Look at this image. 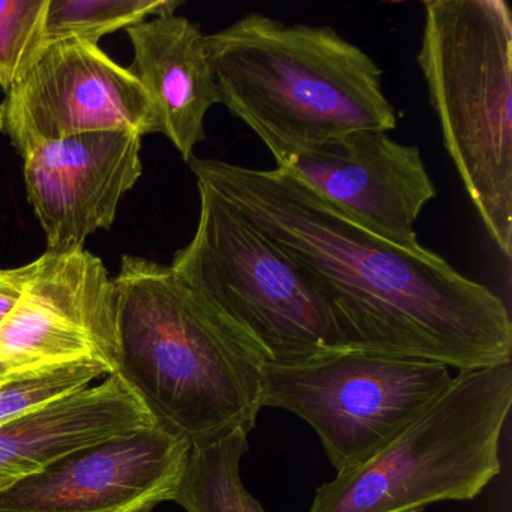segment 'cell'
Instances as JSON below:
<instances>
[{
    "instance_id": "6da1fadb",
    "label": "cell",
    "mask_w": 512,
    "mask_h": 512,
    "mask_svg": "<svg viewBox=\"0 0 512 512\" xmlns=\"http://www.w3.org/2000/svg\"><path fill=\"white\" fill-rule=\"evenodd\" d=\"M188 164L197 182L307 275L344 349L436 362L458 373L511 364L505 302L439 254L386 241L287 170L215 158Z\"/></svg>"
},
{
    "instance_id": "7a4b0ae2",
    "label": "cell",
    "mask_w": 512,
    "mask_h": 512,
    "mask_svg": "<svg viewBox=\"0 0 512 512\" xmlns=\"http://www.w3.org/2000/svg\"><path fill=\"white\" fill-rule=\"evenodd\" d=\"M115 287V374L155 421L191 446L251 433L262 406L259 347L170 266L122 257Z\"/></svg>"
},
{
    "instance_id": "3957f363",
    "label": "cell",
    "mask_w": 512,
    "mask_h": 512,
    "mask_svg": "<svg viewBox=\"0 0 512 512\" xmlns=\"http://www.w3.org/2000/svg\"><path fill=\"white\" fill-rule=\"evenodd\" d=\"M205 44L220 104L262 140L277 169L347 134L397 128L379 65L331 26L250 13Z\"/></svg>"
},
{
    "instance_id": "277c9868",
    "label": "cell",
    "mask_w": 512,
    "mask_h": 512,
    "mask_svg": "<svg viewBox=\"0 0 512 512\" xmlns=\"http://www.w3.org/2000/svg\"><path fill=\"white\" fill-rule=\"evenodd\" d=\"M418 64L443 145L491 241L512 256V13L427 0Z\"/></svg>"
},
{
    "instance_id": "5b68a950",
    "label": "cell",
    "mask_w": 512,
    "mask_h": 512,
    "mask_svg": "<svg viewBox=\"0 0 512 512\" xmlns=\"http://www.w3.org/2000/svg\"><path fill=\"white\" fill-rule=\"evenodd\" d=\"M511 364L461 371L358 466L317 488L308 512H424L473 500L502 470Z\"/></svg>"
},
{
    "instance_id": "8992f818",
    "label": "cell",
    "mask_w": 512,
    "mask_h": 512,
    "mask_svg": "<svg viewBox=\"0 0 512 512\" xmlns=\"http://www.w3.org/2000/svg\"><path fill=\"white\" fill-rule=\"evenodd\" d=\"M199 223L170 268L241 329L268 364L299 365L344 349L307 275L202 182Z\"/></svg>"
},
{
    "instance_id": "52a82bcc",
    "label": "cell",
    "mask_w": 512,
    "mask_h": 512,
    "mask_svg": "<svg viewBox=\"0 0 512 512\" xmlns=\"http://www.w3.org/2000/svg\"><path fill=\"white\" fill-rule=\"evenodd\" d=\"M451 379L436 362L341 350L299 365L266 362L262 406L304 419L341 473L406 427Z\"/></svg>"
},
{
    "instance_id": "ba28073f",
    "label": "cell",
    "mask_w": 512,
    "mask_h": 512,
    "mask_svg": "<svg viewBox=\"0 0 512 512\" xmlns=\"http://www.w3.org/2000/svg\"><path fill=\"white\" fill-rule=\"evenodd\" d=\"M158 133L151 98L128 68L98 44H46L25 76L0 103V133L20 157L80 134Z\"/></svg>"
},
{
    "instance_id": "9c48e42d",
    "label": "cell",
    "mask_w": 512,
    "mask_h": 512,
    "mask_svg": "<svg viewBox=\"0 0 512 512\" xmlns=\"http://www.w3.org/2000/svg\"><path fill=\"white\" fill-rule=\"evenodd\" d=\"M100 361L115 374V287L88 250L46 253L0 323V385L35 371Z\"/></svg>"
},
{
    "instance_id": "30bf717a",
    "label": "cell",
    "mask_w": 512,
    "mask_h": 512,
    "mask_svg": "<svg viewBox=\"0 0 512 512\" xmlns=\"http://www.w3.org/2000/svg\"><path fill=\"white\" fill-rule=\"evenodd\" d=\"M191 449L160 424L118 434L0 491V512H152L175 499Z\"/></svg>"
},
{
    "instance_id": "8fae6325",
    "label": "cell",
    "mask_w": 512,
    "mask_h": 512,
    "mask_svg": "<svg viewBox=\"0 0 512 512\" xmlns=\"http://www.w3.org/2000/svg\"><path fill=\"white\" fill-rule=\"evenodd\" d=\"M283 169L386 241L422 248L415 223L437 190L418 146L397 142L386 131H358Z\"/></svg>"
},
{
    "instance_id": "7c38bea8",
    "label": "cell",
    "mask_w": 512,
    "mask_h": 512,
    "mask_svg": "<svg viewBox=\"0 0 512 512\" xmlns=\"http://www.w3.org/2000/svg\"><path fill=\"white\" fill-rule=\"evenodd\" d=\"M142 137L131 131L80 134L26 155V194L50 254L83 250L88 236L110 230L122 197L143 172Z\"/></svg>"
},
{
    "instance_id": "4fadbf2b",
    "label": "cell",
    "mask_w": 512,
    "mask_h": 512,
    "mask_svg": "<svg viewBox=\"0 0 512 512\" xmlns=\"http://www.w3.org/2000/svg\"><path fill=\"white\" fill-rule=\"evenodd\" d=\"M155 424L142 398L110 374L98 385L0 422V491L82 446Z\"/></svg>"
},
{
    "instance_id": "5bb4252c",
    "label": "cell",
    "mask_w": 512,
    "mask_h": 512,
    "mask_svg": "<svg viewBox=\"0 0 512 512\" xmlns=\"http://www.w3.org/2000/svg\"><path fill=\"white\" fill-rule=\"evenodd\" d=\"M127 34L134 50L128 70L151 98L158 133L190 163L206 140V115L220 104L205 35L176 14L145 20Z\"/></svg>"
},
{
    "instance_id": "9a60e30c",
    "label": "cell",
    "mask_w": 512,
    "mask_h": 512,
    "mask_svg": "<svg viewBox=\"0 0 512 512\" xmlns=\"http://www.w3.org/2000/svg\"><path fill=\"white\" fill-rule=\"evenodd\" d=\"M248 436L247 431H235L193 446L173 502L187 512H266L242 481V460L250 451Z\"/></svg>"
},
{
    "instance_id": "2e32d148",
    "label": "cell",
    "mask_w": 512,
    "mask_h": 512,
    "mask_svg": "<svg viewBox=\"0 0 512 512\" xmlns=\"http://www.w3.org/2000/svg\"><path fill=\"white\" fill-rule=\"evenodd\" d=\"M181 0H47L46 44L77 40L98 44L113 32L170 16Z\"/></svg>"
},
{
    "instance_id": "e0dca14e",
    "label": "cell",
    "mask_w": 512,
    "mask_h": 512,
    "mask_svg": "<svg viewBox=\"0 0 512 512\" xmlns=\"http://www.w3.org/2000/svg\"><path fill=\"white\" fill-rule=\"evenodd\" d=\"M47 0H0V88L5 94L46 47Z\"/></svg>"
},
{
    "instance_id": "ac0fdd59",
    "label": "cell",
    "mask_w": 512,
    "mask_h": 512,
    "mask_svg": "<svg viewBox=\"0 0 512 512\" xmlns=\"http://www.w3.org/2000/svg\"><path fill=\"white\" fill-rule=\"evenodd\" d=\"M112 371L100 361H79L26 374L0 385V422L32 412L56 398L91 386Z\"/></svg>"
},
{
    "instance_id": "d6986e66",
    "label": "cell",
    "mask_w": 512,
    "mask_h": 512,
    "mask_svg": "<svg viewBox=\"0 0 512 512\" xmlns=\"http://www.w3.org/2000/svg\"><path fill=\"white\" fill-rule=\"evenodd\" d=\"M38 260L14 269H0V323L22 298L26 286L37 271Z\"/></svg>"
}]
</instances>
